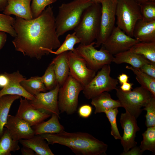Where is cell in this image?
I'll use <instances>...</instances> for the list:
<instances>
[{"label":"cell","mask_w":155,"mask_h":155,"mask_svg":"<svg viewBox=\"0 0 155 155\" xmlns=\"http://www.w3.org/2000/svg\"><path fill=\"white\" fill-rule=\"evenodd\" d=\"M69 74L84 87L87 85L96 75V71L87 66L85 60L77 52L68 51Z\"/></svg>","instance_id":"8fae6325"},{"label":"cell","mask_w":155,"mask_h":155,"mask_svg":"<svg viewBox=\"0 0 155 155\" xmlns=\"http://www.w3.org/2000/svg\"><path fill=\"white\" fill-rule=\"evenodd\" d=\"M146 111L145 125L148 127L155 126V98L152 97L144 107Z\"/></svg>","instance_id":"d590c367"},{"label":"cell","mask_w":155,"mask_h":155,"mask_svg":"<svg viewBox=\"0 0 155 155\" xmlns=\"http://www.w3.org/2000/svg\"><path fill=\"white\" fill-rule=\"evenodd\" d=\"M140 5L142 19L147 22L155 20V0L147 1Z\"/></svg>","instance_id":"836d02e7"},{"label":"cell","mask_w":155,"mask_h":155,"mask_svg":"<svg viewBox=\"0 0 155 155\" xmlns=\"http://www.w3.org/2000/svg\"><path fill=\"white\" fill-rule=\"evenodd\" d=\"M110 65L103 66L82 90L85 97L90 99L105 92L115 89L118 80L110 76Z\"/></svg>","instance_id":"ba28073f"},{"label":"cell","mask_w":155,"mask_h":155,"mask_svg":"<svg viewBox=\"0 0 155 155\" xmlns=\"http://www.w3.org/2000/svg\"><path fill=\"white\" fill-rule=\"evenodd\" d=\"M31 5V11L33 19L38 17L51 4L55 3L56 0H32Z\"/></svg>","instance_id":"8d00e7d4"},{"label":"cell","mask_w":155,"mask_h":155,"mask_svg":"<svg viewBox=\"0 0 155 155\" xmlns=\"http://www.w3.org/2000/svg\"><path fill=\"white\" fill-rule=\"evenodd\" d=\"M118 108L108 110L104 113L111 125V134L116 140H121L122 137L118 129L117 123V116L118 113Z\"/></svg>","instance_id":"e575fe53"},{"label":"cell","mask_w":155,"mask_h":155,"mask_svg":"<svg viewBox=\"0 0 155 155\" xmlns=\"http://www.w3.org/2000/svg\"><path fill=\"white\" fill-rule=\"evenodd\" d=\"M140 42L128 36L117 26L102 45L113 55L128 50Z\"/></svg>","instance_id":"7c38bea8"},{"label":"cell","mask_w":155,"mask_h":155,"mask_svg":"<svg viewBox=\"0 0 155 155\" xmlns=\"http://www.w3.org/2000/svg\"><path fill=\"white\" fill-rule=\"evenodd\" d=\"M59 117L57 115L52 114L51 117L46 121H42L32 127L34 134H57L64 130L65 128L59 121Z\"/></svg>","instance_id":"44dd1931"},{"label":"cell","mask_w":155,"mask_h":155,"mask_svg":"<svg viewBox=\"0 0 155 155\" xmlns=\"http://www.w3.org/2000/svg\"><path fill=\"white\" fill-rule=\"evenodd\" d=\"M94 3H100L101 0H91Z\"/></svg>","instance_id":"c3c4849f"},{"label":"cell","mask_w":155,"mask_h":155,"mask_svg":"<svg viewBox=\"0 0 155 155\" xmlns=\"http://www.w3.org/2000/svg\"><path fill=\"white\" fill-rule=\"evenodd\" d=\"M94 2L91 0H73L62 4L55 18L56 31L59 36L73 29L79 23L84 10Z\"/></svg>","instance_id":"3957f363"},{"label":"cell","mask_w":155,"mask_h":155,"mask_svg":"<svg viewBox=\"0 0 155 155\" xmlns=\"http://www.w3.org/2000/svg\"><path fill=\"white\" fill-rule=\"evenodd\" d=\"M139 69L147 75L155 78V63L151 62L145 64Z\"/></svg>","instance_id":"74e56055"},{"label":"cell","mask_w":155,"mask_h":155,"mask_svg":"<svg viewBox=\"0 0 155 155\" xmlns=\"http://www.w3.org/2000/svg\"><path fill=\"white\" fill-rule=\"evenodd\" d=\"M80 39L74 32L72 34H69L67 35L64 42L56 51L48 50L47 51L50 53L57 55L67 51L74 52L76 50L74 48V45L76 44L80 43Z\"/></svg>","instance_id":"4dcf8cb0"},{"label":"cell","mask_w":155,"mask_h":155,"mask_svg":"<svg viewBox=\"0 0 155 155\" xmlns=\"http://www.w3.org/2000/svg\"><path fill=\"white\" fill-rule=\"evenodd\" d=\"M32 0H8L3 13L13 15L26 20L33 19L30 3Z\"/></svg>","instance_id":"ac0fdd59"},{"label":"cell","mask_w":155,"mask_h":155,"mask_svg":"<svg viewBox=\"0 0 155 155\" xmlns=\"http://www.w3.org/2000/svg\"><path fill=\"white\" fill-rule=\"evenodd\" d=\"M8 0H0V11L4 10L7 3Z\"/></svg>","instance_id":"bcb514c9"},{"label":"cell","mask_w":155,"mask_h":155,"mask_svg":"<svg viewBox=\"0 0 155 155\" xmlns=\"http://www.w3.org/2000/svg\"><path fill=\"white\" fill-rule=\"evenodd\" d=\"M115 90L122 107L136 119L143 111L142 108L152 97L150 92L141 86L128 92L123 91L120 88Z\"/></svg>","instance_id":"8992f818"},{"label":"cell","mask_w":155,"mask_h":155,"mask_svg":"<svg viewBox=\"0 0 155 155\" xmlns=\"http://www.w3.org/2000/svg\"><path fill=\"white\" fill-rule=\"evenodd\" d=\"M20 104L16 116L22 119L31 126L35 125L50 117L51 114L36 109L29 100L20 97Z\"/></svg>","instance_id":"9a60e30c"},{"label":"cell","mask_w":155,"mask_h":155,"mask_svg":"<svg viewBox=\"0 0 155 155\" xmlns=\"http://www.w3.org/2000/svg\"><path fill=\"white\" fill-rule=\"evenodd\" d=\"M92 112V107L88 104L81 106L78 110V113L81 117L87 118L91 115Z\"/></svg>","instance_id":"f35d334b"},{"label":"cell","mask_w":155,"mask_h":155,"mask_svg":"<svg viewBox=\"0 0 155 155\" xmlns=\"http://www.w3.org/2000/svg\"><path fill=\"white\" fill-rule=\"evenodd\" d=\"M133 37L140 42H155V20H138L134 28Z\"/></svg>","instance_id":"d6986e66"},{"label":"cell","mask_w":155,"mask_h":155,"mask_svg":"<svg viewBox=\"0 0 155 155\" xmlns=\"http://www.w3.org/2000/svg\"><path fill=\"white\" fill-rule=\"evenodd\" d=\"M129 50L143 56L150 61L155 63V42H139L132 46Z\"/></svg>","instance_id":"83f0119b"},{"label":"cell","mask_w":155,"mask_h":155,"mask_svg":"<svg viewBox=\"0 0 155 155\" xmlns=\"http://www.w3.org/2000/svg\"><path fill=\"white\" fill-rule=\"evenodd\" d=\"M142 154L141 152L139 147L136 146L132 148L127 151L123 152L121 155H140Z\"/></svg>","instance_id":"ab89813d"},{"label":"cell","mask_w":155,"mask_h":155,"mask_svg":"<svg viewBox=\"0 0 155 155\" xmlns=\"http://www.w3.org/2000/svg\"><path fill=\"white\" fill-rule=\"evenodd\" d=\"M15 20L10 15L0 13V31L15 37L16 34L13 26Z\"/></svg>","instance_id":"d6a6232c"},{"label":"cell","mask_w":155,"mask_h":155,"mask_svg":"<svg viewBox=\"0 0 155 155\" xmlns=\"http://www.w3.org/2000/svg\"><path fill=\"white\" fill-rule=\"evenodd\" d=\"M84 88L69 73L59 90L58 105L61 113L71 115L76 111L79 95Z\"/></svg>","instance_id":"52a82bcc"},{"label":"cell","mask_w":155,"mask_h":155,"mask_svg":"<svg viewBox=\"0 0 155 155\" xmlns=\"http://www.w3.org/2000/svg\"><path fill=\"white\" fill-rule=\"evenodd\" d=\"M7 35L6 33L0 31V51L2 48L7 40Z\"/></svg>","instance_id":"7bdbcfd3"},{"label":"cell","mask_w":155,"mask_h":155,"mask_svg":"<svg viewBox=\"0 0 155 155\" xmlns=\"http://www.w3.org/2000/svg\"><path fill=\"white\" fill-rule=\"evenodd\" d=\"M143 140L140 148L143 153L148 150L153 153L155 152V126L147 127V130L142 134Z\"/></svg>","instance_id":"f546056e"},{"label":"cell","mask_w":155,"mask_h":155,"mask_svg":"<svg viewBox=\"0 0 155 155\" xmlns=\"http://www.w3.org/2000/svg\"><path fill=\"white\" fill-rule=\"evenodd\" d=\"M22 154L23 155H37L32 149L27 147L24 146L21 149Z\"/></svg>","instance_id":"b9f144b4"},{"label":"cell","mask_w":155,"mask_h":155,"mask_svg":"<svg viewBox=\"0 0 155 155\" xmlns=\"http://www.w3.org/2000/svg\"><path fill=\"white\" fill-rule=\"evenodd\" d=\"M13 28L16 35L12 42L15 50L38 60L57 49L61 43L56 31L53 7L49 5L37 18L29 20L16 17Z\"/></svg>","instance_id":"6da1fadb"},{"label":"cell","mask_w":155,"mask_h":155,"mask_svg":"<svg viewBox=\"0 0 155 155\" xmlns=\"http://www.w3.org/2000/svg\"><path fill=\"white\" fill-rule=\"evenodd\" d=\"M93 42L88 45L80 44L75 49L78 53L85 60L88 67L96 72L113 62V55L102 46L98 50Z\"/></svg>","instance_id":"9c48e42d"},{"label":"cell","mask_w":155,"mask_h":155,"mask_svg":"<svg viewBox=\"0 0 155 155\" xmlns=\"http://www.w3.org/2000/svg\"><path fill=\"white\" fill-rule=\"evenodd\" d=\"M133 85V84L127 82L121 84L120 88L123 91H129L132 89V86Z\"/></svg>","instance_id":"ee69618b"},{"label":"cell","mask_w":155,"mask_h":155,"mask_svg":"<svg viewBox=\"0 0 155 155\" xmlns=\"http://www.w3.org/2000/svg\"><path fill=\"white\" fill-rule=\"evenodd\" d=\"M40 78L47 90H51L56 87L58 84L53 63H50Z\"/></svg>","instance_id":"1f68e13d"},{"label":"cell","mask_w":155,"mask_h":155,"mask_svg":"<svg viewBox=\"0 0 155 155\" xmlns=\"http://www.w3.org/2000/svg\"><path fill=\"white\" fill-rule=\"evenodd\" d=\"M4 126L12 138L15 140L28 139L35 135L32 127L16 116L9 115Z\"/></svg>","instance_id":"2e32d148"},{"label":"cell","mask_w":155,"mask_h":155,"mask_svg":"<svg viewBox=\"0 0 155 155\" xmlns=\"http://www.w3.org/2000/svg\"><path fill=\"white\" fill-rule=\"evenodd\" d=\"M140 4L147 1L154 0H134Z\"/></svg>","instance_id":"7dc6e473"},{"label":"cell","mask_w":155,"mask_h":155,"mask_svg":"<svg viewBox=\"0 0 155 155\" xmlns=\"http://www.w3.org/2000/svg\"><path fill=\"white\" fill-rule=\"evenodd\" d=\"M129 78V76L126 74L124 73L119 75L117 77L119 82L121 85L127 82L128 81Z\"/></svg>","instance_id":"f6af8a7d"},{"label":"cell","mask_w":155,"mask_h":155,"mask_svg":"<svg viewBox=\"0 0 155 155\" xmlns=\"http://www.w3.org/2000/svg\"><path fill=\"white\" fill-rule=\"evenodd\" d=\"M116 17L117 26L133 37L136 23L142 19L140 5L134 0H117Z\"/></svg>","instance_id":"5b68a950"},{"label":"cell","mask_w":155,"mask_h":155,"mask_svg":"<svg viewBox=\"0 0 155 155\" xmlns=\"http://www.w3.org/2000/svg\"><path fill=\"white\" fill-rule=\"evenodd\" d=\"M114 56L113 62L118 64L127 63L137 69H139L145 64L151 62L143 56L132 52L129 50Z\"/></svg>","instance_id":"603a6c76"},{"label":"cell","mask_w":155,"mask_h":155,"mask_svg":"<svg viewBox=\"0 0 155 155\" xmlns=\"http://www.w3.org/2000/svg\"><path fill=\"white\" fill-rule=\"evenodd\" d=\"M133 116L126 111L121 114L120 123L123 130V133L121 143L123 148V152H126L135 146L137 142L135 141L136 134L140 130L136 120Z\"/></svg>","instance_id":"4fadbf2b"},{"label":"cell","mask_w":155,"mask_h":155,"mask_svg":"<svg viewBox=\"0 0 155 155\" xmlns=\"http://www.w3.org/2000/svg\"><path fill=\"white\" fill-rule=\"evenodd\" d=\"M127 69L131 70L135 75V78L142 87L148 91L155 98V78L142 72L139 69L127 65Z\"/></svg>","instance_id":"484cf974"},{"label":"cell","mask_w":155,"mask_h":155,"mask_svg":"<svg viewBox=\"0 0 155 155\" xmlns=\"http://www.w3.org/2000/svg\"><path fill=\"white\" fill-rule=\"evenodd\" d=\"M101 10L100 3H94L83 12L74 29L80 44L88 45L96 39L99 30Z\"/></svg>","instance_id":"277c9868"},{"label":"cell","mask_w":155,"mask_h":155,"mask_svg":"<svg viewBox=\"0 0 155 155\" xmlns=\"http://www.w3.org/2000/svg\"><path fill=\"white\" fill-rule=\"evenodd\" d=\"M117 0H101L99 30L96 38L95 48L99 47L106 41L115 27Z\"/></svg>","instance_id":"30bf717a"},{"label":"cell","mask_w":155,"mask_h":155,"mask_svg":"<svg viewBox=\"0 0 155 155\" xmlns=\"http://www.w3.org/2000/svg\"><path fill=\"white\" fill-rule=\"evenodd\" d=\"M20 97L17 95H7L0 97V137L3 134L11 106L14 101Z\"/></svg>","instance_id":"d4e9b609"},{"label":"cell","mask_w":155,"mask_h":155,"mask_svg":"<svg viewBox=\"0 0 155 155\" xmlns=\"http://www.w3.org/2000/svg\"><path fill=\"white\" fill-rule=\"evenodd\" d=\"M8 81L7 73L0 74V88H3L7 84Z\"/></svg>","instance_id":"60d3db41"},{"label":"cell","mask_w":155,"mask_h":155,"mask_svg":"<svg viewBox=\"0 0 155 155\" xmlns=\"http://www.w3.org/2000/svg\"><path fill=\"white\" fill-rule=\"evenodd\" d=\"M40 135L49 144L66 146L77 155H105L108 147L103 142L86 132L70 133L64 130L57 134Z\"/></svg>","instance_id":"7a4b0ae2"},{"label":"cell","mask_w":155,"mask_h":155,"mask_svg":"<svg viewBox=\"0 0 155 155\" xmlns=\"http://www.w3.org/2000/svg\"><path fill=\"white\" fill-rule=\"evenodd\" d=\"M7 74L8 81L7 85L0 90V97L7 95H17L22 96L27 100L33 99L34 96L27 92L22 86L20 82L25 79L19 71Z\"/></svg>","instance_id":"e0dca14e"},{"label":"cell","mask_w":155,"mask_h":155,"mask_svg":"<svg viewBox=\"0 0 155 155\" xmlns=\"http://www.w3.org/2000/svg\"><path fill=\"white\" fill-rule=\"evenodd\" d=\"M23 146L33 150L38 155H54L47 143L40 135H35L30 138L19 141Z\"/></svg>","instance_id":"cb8c5ba5"},{"label":"cell","mask_w":155,"mask_h":155,"mask_svg":"<svg viewBox=\"0 0 155 155\" xmlns=\"http://www.w3.org/2000/svg\"><path fill=\"white\" fill-rule=\"evenodd\" d=\"M58 84L60 87L65 82L69 73L68 51L58 55L52 60Z\"/></svg>","instance_id":"ffe728a7"},{"label":"cell","mask_w":155,"mask_h":155,"mask_svg":"<svg viewBox=\"0 0 155 155\" xmlns=\"http://www.w3.org/2000/svg\"><path fill=\"white\" fill-rule=\"evenodd\" d=\"M20 84L27 92L34 96L47 91L40 77L33 76L27 79L25 78L20 82Z\"/></svg>","instance_id":"f1b7e54d"},{"label":"cell","mask_w":155,"mask_h":155,"mask_svg":"<svg viewBox=\"0 0 155 155\" xmlns=\"http://www.w3.org/2000/svg\"><path fill=\"white\" fill-rule=\"evenodd\" d=\"M19 141L13 139L6 128L4 129L0 137V155H11V152H15L20 149Z\"/></svg>","instance_id":"4316f807"},{"label":"cell","mask_w":155,"mask_h":155,"mask_svg":"<svg viewBox=\"0 0 155 155\" xmlns=\"http://www.w3.org/2000/svg\"><path fill=\"white\" fill-rule=\"evenodd\" d=\"M59 86L48 92H41L34 96L30 103L36 109L48 113L55 114L60 117L58 105V94Z\"/></svg>","instance_id":"5bb4252c"},{"label":"cell","mask_w":155,"mask_h":155,"mask_svg":"<svg viewBox=\"0 0 155 155\" xmlns=\"http://www.w3.org/2000/svg\"><path fill=\"white\" fill-rule=\"evenodd\" d=\"M91 99V104L95 108V114L104 113L107 110L122 107L119 101L112 99L107 92H104Z\"/></svg>","instance_id":"7402d4cb"}]
</instances>
